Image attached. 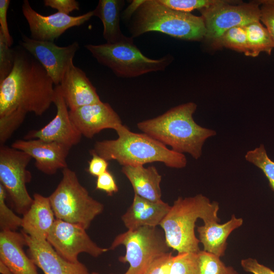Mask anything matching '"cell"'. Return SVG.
Instances as JSON below:
<instances>
[{
  "label": "cell",
  "mask_w": 274,
  "mask_h": 274,
  "mask_svg": "<svg viewBox=\"0 0 274 274\" xmlns=\"http://www.w3.org/2000/svg\"><path fill=\"white\" fill-rule=\"evenodd\" d=\"M123 245L124 256L119 260L128 262L129 267L124 274H144L157 258L169 252L164 234L157 227L143 226L127 230L116 236L109 250Z\"/></svg>",
  "instance_id": "8"
},
{
  "label": "cell",
  "mask_w": 274,
  "mask_h": 274,
  "mask_svg": "<svg viewBox=\"0 0 274 274\" xmlns=\"http://www.w3.org/2000/svg\"><path fill=\"white\" fill-rule=\"evenodd\" d=\"M19 44L44 66L55 86L60 84L80 48L77 42L67 46L60 47L53 42L36 40L24 34L21 35Z\"/></svg>",
  "instance_id": "12"
},
{
  "label": "cell",
  "mask_w": 274,
  "mask_h": 274,
  "mask_svg": "<svg viewBox=\"0 0 274 274\" xmlns=\"http://www.w3.org/2000/svg\"><path fill=\"white\" fill-rule=\"evenodd\" d=\"M245 158L262 171L274 192V161L269 158L264 145L260 144L259 147L247 151Z\"/></svg>",
  "instance_id": "26"
},
{
  "label": "cell",
  "mask_w": 274,
  "mask_h": 274,
  "mask_svg": "<svg viewBox=\"0 0 274 274\" xmlns=\"http://www.w3.org/2000/svg\"><path fill=\"white\" fill-rule=\"evenodd\" d=\"M43 2L45 6L56 9L58 12L66 15L80 9L79 3L75 0H44Z\"/></svg>",
  "instance_id": "36"
},
{
  "label": "cell",
  "mask_w": 274,
  "mask_h": 274,
  "mask_svg": "<svg viewBox=\"0 0 274 274\" xmlns=\"http://www.w3.org/2000/svg\"><path fill=\"white\" fill-rule=\"evenodd\" d=\"M31 158L22 151L1 145L0 184L10 197L16 212L22 215L33 202L26 186L31 179V173L27 169Z\"/></svg>",
  "instance_id": "9"
},
{
  "label": "cell",
  "mask_w": 274,
  "mask_h": 274,
  "mask_svg": "<svg viewBox=\"0 0 274 274\" xmlns=\"http://www.w3.org/2000/svg\"><path fill=\"white\" fill-rule=\"evenodd\" d=\"M144 0H133L123 11L122 16L123 19L129 20Z\"/></svg>",
  "instance_id": "40"
},
{
  "label": "cell",
  "mask_w": 274,
  "mask_h": 274,
  "mask_svg": "<svg viewBox=\"0 0 274 274\" xmlns=\"http://www.w3.org/2000/svg\"><path fill=\"white\" fill-rule=\"evenodd\" d=\"M248 48V56H257L264 52L270 55L274 44L266 28L260 20L253 22L245 26Z\"/></svg>",
  "instance_id": "25"
},
{
  "label": "cell",
  "mask_w": 274,
  "mask_h": 274,
  "mask_svg": "<svg viewBox=\"0 0 274 274\" xmlns=\"http://www.w3.org/2000/svg\"><path fill=\"white\" fill-rule=\"evenodd\" d=\"M124 4L121 0H99L93 10L94 16L102 23V35L107 44L125 42L132 38L124 36L120 28V12Z\"/></svg>",
  "instance_id": "24"
},
{
  "label": "cell",
  "mask_w": 274,
  "mask_h": 274,
  "mask_svg": "<svg viewBox=\"0 0 274 274\" xmlns=\"http://www.w3.org/2000/svg\"><path fill=\"white\" fill-rule=\"evenodd\" d=\"M53 103L57 109L54 118L40 129L29 131L24 136V140L40 139L56 142L71 148L80 142L82 135L70 118L68 108L59 85L55 87Z\"/></svg>",
  "instance_id": "14"
},
{
  "label": "cell",
  "mask_w": 274,
  "mask_h": 274,
  "mask_svg": "<svg viewBox=\"0 0 274 274\" xmlns=\"http://www.w3.org/2000/svg\"><path fill=\"white\" fill-rule=\"evenodd\" d=\"M85 47L100 64L121 78H134L151 72L163 71L173 60L169 54L159 59L146 57L134 44L132 38L118 43L88 44Z\"/></svg>",
  "instance_id": "7"
},
{
  "label": "cell",
  "mask_w": 274,
  "mask_h": 274,
  "mask_svg": "<svg viewBox=\"0 0 274 274\" xmlns=\"http://www.w3.org/2000/svg\"><path fill=\"white\" fill-rule=\"evenodd\" d=\"M199 274H239L233 267L226 266L220 257L200 251L198 253Z\"/></svg>",
  "instance_id": "28"
},
{
  "label": "cell",
  "mask_w": 274,
  "mask_h": 274,
  "mask_svg": "<svg viewBox=\"0 0 274 274\" xmlns=\"http://www.w3.org/2000/svg\"><path fill=\"white\" fill-rule=\"evenodd\" d=\"M11 147L33 158L36 167L45 174L54 175L67 167L66 158L71 148L62 144L40 139L17 140Z\"/></svg>",
  "instance_id": "16"
},
{
  "label": "cell",
  "mask_w": 274,
  "mask_h": 274,
  "mask_svg": "<svg viewBox=\"0 0 274 274\" xmlns=\"http://www.w3.org/2000/svg\"><path fill=\"white\" fill-rule=\"evenodd\" d=\"M55 217L49 197L35 193L30 207L22 218V232L35 239L47 241Z\"/></svg>",
  "instance_id": "21"
},
{
  "label": "cell",
  "mask_w": 274,
  "mask_h": 274,
  "mask_svg": "<svg viewBox=\"0 0 274 274\" xmlns=\"http://www.w3.org/2000/svg\"><path fill=\"white\" fill-rule=\"evenodd\" d=\"M162 4L173 10L190 13L194 10H201L208 8L219 0H158Z\"/></svg>",
  "instance_id": "31"
},
{
  "label": "cell",
  "mask_w": 274,
  "mask_h": 274,
  "mask_svg": "<svg viewBox=\"0 0 274 274\" xmlns=\"http://www.w3.org/2000/svg\"><path fill=\"white\" fill-rule=\"evenodd\" d=\"M10 75L0 82V117L15 111L42 116L53 103L54 82L40 62L20 45Z\"/></svg>",
  "instance_id": "1"
},
{
  "label": "cell",
  "mask_w": 274,
  "mask_h": 274,
  "mask_svg": "<svg viewBox=\"0 0 274 274\" xmlns=\"http://www.w3.org/2000/svg\"><path fill=\"white\" fill-rule=\"evenodd\" d=\"M196 108L194 102L181 104L156 117L141 121L136 126L143 133L170 146L173 151L189 154L197 160L202 155L205 142L217 132L195 122L193 115Z\"/></svg>",
  "instance_id": "2"
},
{
  "label": "cell",
  "mask_w": 274,
  "mask_h": 274,
  "mask_svg": "<svg viewBox=\"0 0 274 274\" xmlns=\"http://www.w3.org/2000/svg\"><path fill=\"white\" fill-rule=\"evenodd\" d=\"M10 3V0H0V32L4 36L7 44L10 47L13 42L9 32L7 18Z\"/></svg>",
  "instance_id": "37"
},
{
  "label": "cell",
  "mask_w": 274,
  "mask_h": 274,
  "mask_svg": "<svg viewBox=\"0 0 274 274\" xmlns=\"http://www.w3.org/2000/svg\"><path fill=\"white\" fill-rule=\"evenodd\" d=\"M241 264L246 271L253 274H274V271L259 263L256 259L252 258L244 259L242 260Z\"/></svg>",
  "instance_id": "38"
},
{
  "label": "cell",
  "mask_w": 274,
  "mask_h": 274,
  "mask_svg": "<svg viewBox=\"0 0 274 274\" xmlns=\"http://www.w3.org/2000/svg\"><path fill=\"white\" fill-rule=\"evenodd\" d=\"M22 11L28 24L31 38L43 41L53 42L68 28L80 26L94 16L93 10L77 16L58 12L44 16L33 10L27 0L23 1Z\"/></svg>",
  "instance_id": "13"
},
{
  "label": "cell",
  "mask_w": 274,
  "mask_h": 274,
  "mask_svg": "<svg viewBox=\"0 0 274 274\" xmlns=\"http://www.w3.org/2000/svg\"><path fill=\"white\" fill-rule=\"evenodd\" d=\"M23 233L28 256L44 274H90L82 263L70 262L60 256L46 240H38Z\"/></svg>",
  "instance_id": "17"
},
{
  "label": "cell",
  "mask_w": 274,
  "mask_h": 274,
  "mask_svg": "<svg viewBox=\"0 0 274 274\" xmlns=\"http://www.w3.org/2000/svg\"><path fill=\"white\" fill-rule=\"evenodd\" d=\"M69 115L82 135L89 139L104 129H112L116 131L124 125L109 104L101 101L69 110Z\"/></svg>",
  "instance_id": "15"
},
{
  "label": "cell",
  "mask_w": 274,
  "mask_h": 274,
  "mask_svg": "<svg viewBox=\"0 0 274 274\" xmlns=\"http://www.w3.org/2000/svg\"><path fill=\"white\" fill-rule=\"evenodd\" d=\"M232 3L219 0L215 4L199 10L206 26L204 38L206 40L214 43L231 28L260 20L259 1L238 5Z\"/></svg>",
  "instance_id": "10"
},
{
  "label": "cell",
  "mask_w": 274,
  "mask_h": 274,
  "mask_svg": "<svg viewBox=\"0 0 274 274\" xmlns=\"http://www.w3.org/2000/svg\"><path fill=\"white\" fill-rule=\"evenodd\" d=\"M90 274H99V273H98V272H92V273H90Z\"/></svg>",
  "instance_id": "42"
},
{
  "label": "cell",
  "mask_w": 274,
  "mask_h": 274,
  "mask_svg": "<svg viewBox=\"0 0 274 274\" xmlns=\"http://www.w3.org/2000/svg\"><path fill=\"white\" fill-rule=\"evenodd\" d=\"M59 86L70 110L101 101L85 72L73 62L66 69Z\"/></svg>",
  "instance_id": "18"
},
{
  "label": "cell",
  "mask_w": 274,
  "mask_h": 274,
  "mask_svg": "<svg viewBox=\"0 0 274 274\" xmlns=\"http://www.w3.org/2000/svg\"><path fill=\"white\" fill-rule=\"evenodd\" d=\"M259 1L260 21L265 26L274 44V0Z\"/></svg>",
  "instance_id": "33"
},
{
  "label": "cell",
  "mask_w": 274,
  "mask_h": 274,
  "mask_svg": "<svg viewBox=\"0 0 274 274\" xmlns=\"http://www.w3.org/2000/svg\"><path fill=\"white\" fill-rule=\"evenodd\" d=\"M216 47H224L244 53L248 56L247 34L245 26L231 28L213 43Z\"/></svg>",
  "instance_id": "27"
},
{
  "label": "cell",
  "mask_w": 274,
  "mask_h": 274,
  "mask_svg": "<svg viewBox=\"0 0 274 274\" xmlns=\"http://www.w3.org/2000/svg\"><path fill=\"white\" fill-rule=\"evenodd\" d=\"M115 140L96 141L90 154H96L108 161L115 160L120 165H144L159 162L174 168L187 165L184 154L176 152L144 133H135L123 125L117 130Z\"/></svg>",
  "instance_id": "3"
},
{
  "label": "cell",
  "mask_w": 274,
  "mask_h": 274,
  "mask_svg": "<svg viewBox=\"0 0 274 274\" xmlns=\"http://www.w3.org/2000/svg\"><path fill=\"white\" fill-rule=\"evenodd\" d=\"M129 21L128 29L133 39L156 31L178 39L199 41L206 33L201 16L173 10L158 0H144Z\"/></svg>",
  "instance_id": "5"
},
{
  "label": "cell",
  "mask_w": 274,
  "mask_h": 274,
  "mask_svg": "<svg viewBox=\"0 0 274 274\" xmlns=\"http://www.w3.org/2000/svg\"><path fill=\"white\" fill-rule=\"evenodd\" d=\"M218 222L213 221L204 223L203 225L197 227V231L203 250L220 257L224 255L228 237L234 230L242 225L243 219L233 214L227 222L223 224Z\"/></svg>",
  "instance_id": "23"
},
{
  "label": "cell",
  "mask_w": 274,
  "mask_h": 274,
  "mask_svg": "<svg viewBox=\"0 0 274 274\" xmlns=\"http://www.w3.org/2000/svg\"><path fill=\"white\" fill-rule=\"evenodd\" d=\"M219 210L218 202L201 194L179 197L160 224L168 247L178 253H198L200 242L195 233V223L199 218L203 223L220 222Z\"/></svg>",
  "instance_id": "4"
},
{
  "label": "cell",
  "mask_w": 274,
  "mask_h": 274,
  "mask_svg": "<svg viewBox=\"0 0 274 274\" xmlns=\"http://www.w3.org/2000/svg\"><path fill=\"white\" fill-rule=\"evenodd\" d=\"M15 57L14 49L8 46L4 36L0 32V82L4 80L12 72Z\"/></svg>",
  "instance_id": "32"
},
{
  "label": "cell",
  "mask_w": 274,
  "mask_h": 274,
  "mask_svg": "<svg viewBox=\"0 0 274 274\" xmlns=\"http://www.w3.org/2000/svg\"><path fill=\"white\" fill-rule=\"evenodd\" d=\"M96 190L103 191L112 196L118 191V187L112 174L108 170L97 177Z\"/></svg>",
  "instance_id": "35"
},
{
  "label": "cell",
  "mask_w": 274,
  "mask_h": 274,
  "mask_svg": "<svg viewBox=\"0 0 274 274\" xmlns=\"http://www.w3.org/2000/svg\"><path fill=\"white\" fill-rule=\"evenodd\" d=\"M47 241L64 259L72 262L79 261L82 253L97 257L109 250L99 247L82 227L56 219Z\"/></svg>",
  "instance_id": "11"
},
{
  "label": "cell",
  "mask_w": 274,
  "mask_h": 274,
  "mask_svg": "<svg viewBox=\"0 0 274 274\" xmlns=\"http://www.w3.org/2000/svg\"><path fill=\"white\" fill-rule=\"evenodd\" d=\"M90 154L92 158L88 162L87 172L92 176L97 177L108 170L109 162L107 160L96 154Z\"/></svg>",
  "instance_id": "39"
},
{
  "label": "cell",
  "mask_w": 274,
  "mask_h": 274,
  "mask_svg": "<svg viewBox=\"0 0 274 274\" xmlns=\"http://www.w3.org/2000/svg\"><path fill=\"white\" fill-rule=\"evenodd\" d=\"M49 196L56 219L78 225L86 230L104 210V205L92 197L80 183L76 173L67 167Z\"/></svg>",
  "instance_id": "6"
},
{
  "label": "cell",
  "mask_w": 274,
  "mask_h": 274,
  "mask_svg": "<svg viewBox=\"0 0 274 274\" xmlns=\"http://www.w3.org/2000/svg\"><path fill=\"white\" fill-rule=\"evenodd\" d=\"M26 242L23 232H0V261L14 274H39L37 266L27 255L23 247Z\"/></svg>",
  "instance_id": "19"
},
{
  "label": "cell",
  "mask_w": 274,
  "mask_h": 274,
  "mask_svg": "<svg viewBox=\"0 0 274 274\" xmlns=\"http://www.w3.org/2000/svg\"><path fill=\"white\" fill-rule=\"evenodd\" d=\"M173 256L172 252H168L157 258L144 274H168Z\"/></svg>",
  "instance_id": "34"
},
{
  "label": "cell",
  "mask_w": 274,
  "mask_h": 274,
  "mask_svg": "<svg viewBox=\"0 0 274 274\" xmlns=\"http://www.w3.org/2000/svg\"><path fill=\"white\" fill-rule=\"evenodd\" d=\"M163 200L154 202L134 194L131 204L122 215L121 219L127 230L141 227H157L170 209Z\"/></svg>",
  "instance_id": "20"
},
{
  "label": "cell",
  "mask_w": 274,
  "mask_h": 274,
  "mask_svg": "<svg viewBox=\"0 0 274 274\" xmlns=\"http://www.w3.org/2000/svg\"><path fill=\"white\" fill-rule=\"evenodd\" d=\"M7 192L0 184V228L1 231H16L21 227L22 218L15 214L6 202Z\"/></svg>",
  "instance_id": "30"
},
{
  "label": "cell",
  "mask_w": 274,
  "mask_h": 274,
  "mask_svg": "<svg viewBox=\"0 0 274 274\" xmlns=\"http://www.w3.org/2000/svg\"><path fill=\"white\" fill-rule=\"evenodd\" d=\"M0 272L1 274H14L3 262L0 261Z\"/></svg>",
  "instance_id": "41"
},
{
  "label": "cell",
  "mask_w": 274,
  "mask_h": 274,
  "mask_svg": "<svg viewBox=\"0 0 274 274\" xmlns=\"http://www.w3.org/2000/svg\"><path fill=\"white\" fill-rule=\"evenodd\" d=\"M168 274H199L198 253H178L174 256Z\"/></svg>",
  "instance_id": "29"
},
{
  "label": "cell",
  "mask_w": 274,
  "mask_h": 274,
  "mask_svg": "<svg viewBox=\"0 0 274 274\" xmlns=\"http://www.w3.org/2000/svg\"><path fill=\"white\" fill-rule=\"evenodd\" d=\"M121 171L129 181L134 194L147 200L158 202L161 199L162 177L154 166H123Z\"/></svg>",
  "instance_id": "22"
}]
</instances>
